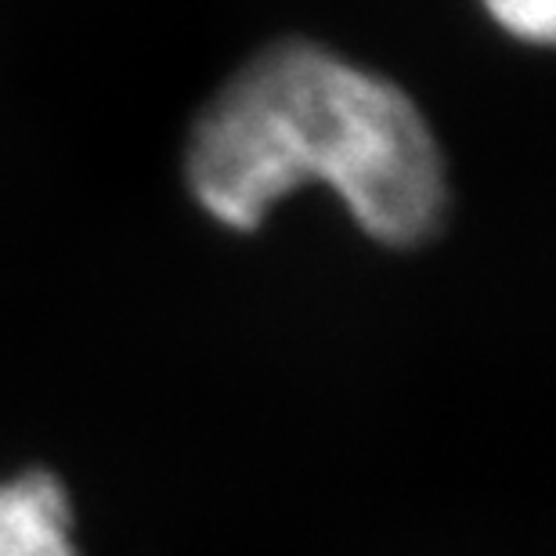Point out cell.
<instances>
[{"label":"cell","mask_w":556,"mask_h":556,"mask_svg":"<svg viewBox=\"0 0 556 556\" xmlns=\"http://www.w3.org/2000/svg\"><path fill=\"white\" fill-rule=\"evenodd\" d=\"M0 556H80L73 506L59 477L26 470L0 481Z\"/></svg>","instance_id":"cell-2"},{"label":"cell","mask_w":556,"mask_h":556,"mask_svg":"<svg viewBox=\"0 0 556 556\" xmlns=\"http://www.w3.org/2000/svg\"><path fill=\"white\" fill-rule=\"evenodd\" d=\"M488 18L520 43H549L556 29V0H481Z\"/></svg>","instance_id":"cell-3"},{"label":"cell","mask_w":556,"mask_h":556,"mask_svg":"<svg viewBox=\"0 0 556 556\" xmlns=\"http://www.w3.org/2000/svg\"><path fill=\"white\" fill-rule=\"evenodd\" d=\"M188 192L231 231H257L321 185L383 247H419L448 210L427 116L402 87L311 40H278L210 98L185 149Z\"/></svg>","instance_id":"cell-1"}]
</instances>
